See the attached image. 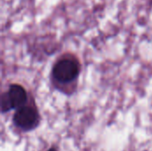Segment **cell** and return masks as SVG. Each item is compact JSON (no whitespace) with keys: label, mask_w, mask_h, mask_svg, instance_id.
Segmentation results:
<instances>
[{"label":"cell","mask_w":152,"mask_h":151,"mask_svg":"<svg viewBox=\"0 0 152 151\" xmlns=\"http://www.w3.org/2000/svg\"><path fill=\"white\" fill-rule=\"evenodd\" d=\"M80 72V63L76 56L65 54L57 60L53 68V78L60 85H68L75 81Z\"/></svg>","instance_id":"6da1fadb"},{"label":"cell","mask_w":152,"mask_h":151,"mask_svg":"<svg viewBox=\"0 0 152 151\" xmlns=\"http://www.w3.org/2000/svg\"><path fill=\"white\" fill-rule=\"evenodd\" d=\"M12 122L20 130L29 132L38 126L40 116L36 108L26 104L16 109L12 117Z\"/></svg>","instance_id":"7a4b0ae2"},{"label":"cell","mask_w":152,"mask_h":151,"mask_svg":"<svg viewBox=\"0 0 152 151\" xmlns=\"http://www.w3.org/2000/svg\"><path fill=\"white\" fill-rule=\"evenodd\" d=\"M12 109H17L27 104L28 94L25 88L18 84H12L5 93Z\"/></svg>","instance_id":"3957f363"},{"label":"cell","mask_w":152,"mask_h":151,"mask_svg":"<svg viewBox=\"0 0 152 151\" xmlns=\"http://www.w3.org/2000/svg\"><path fill=\"white\" fill-rule=\"evenodd\" d=\"M11 109H12L11 103L8 100L6 93H4L2 94V97H1V111H2V113H5V112L10 111Z\"/></svg>","instance_id":"277c9868"},{"label":"cell","mask_w":152,"mask_h":151,"mask_svg":"<svg viewBox=\"0 0 152 151\" xmlns=\"http://www.w3.org/2000/svg\"><path fill=\"white\" fill-rule=\"evenodd\" d=\"M48 151H56V150H55V149H53V148H52V149H50Z\"/></svg>","instance_id":"5b68a950"}]
</instances>
